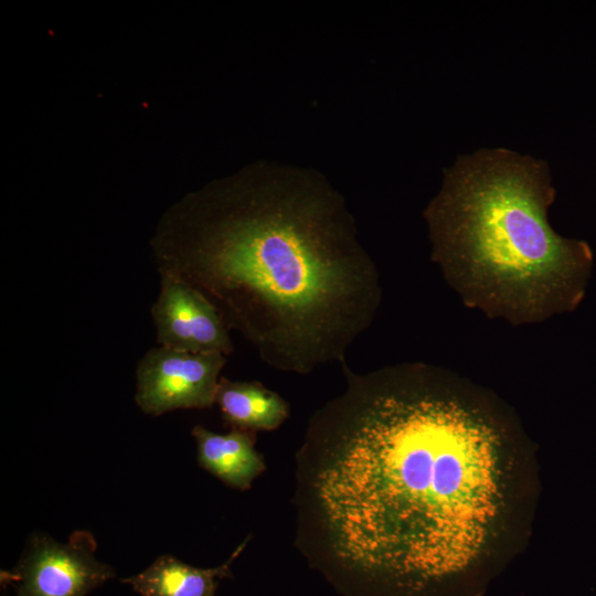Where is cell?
<instances>
[{"label":"cell","mask_w":596,"mask_h":596,"mask_svg":"<svg viewBox=\"0 0 596 596\" xmlns=\"http://www.w3.org/2000/svg\"><path fill=\"white\" fill-rule=\"evenodd\" d=\"M309 418L296 457L297 547L359 584L418 593L479 555L499 502L498 436L440 368L366 373Z\"/></svg>","instance_id":"cell-1"},{"label":"cell","mask_w":596,"mask_h":596,"mask_svg":"<svg viewBox=\"0 0 596 596\" xmlns=\"http://www.w3.org/2000/svg\"><path fill=\"white\" fill-rule=\"evenodd\" d=\"M160 275L200 291L268 366L345 362L382 300L343 198L319 174L267 164L189 193L150 242Z\"/></svg>","instance_id":"cell-2"},{"label":"cell","mask_w":596,"mask_h":596,"mask_svg":"<svg viewBox=\"0 0 596 596\" xmlns=\"http://www.w3.org/2000/svg\"><path fill=\"white\" fill-rule=\"evenodd\" d=\"M547 164L496 148L459 157L424 211L432 260L466 306L520 326L575 310L593 252L557 234Z\"/></svg>","instance_id":"cell-3"},{"label":"cell","mask_w":596,"mask_h":596,"mask_svg":"<svg viewBox=\"0 0 596 596\" xmlns=\"http://www.w3.org/2000/svg\"><path fill=\"white\" fill-rule=\"evenodd\" d=\"M96 546L86 531L74 532L65 543L38 534L6 581L14 585V596H85L115 575L96 558Z\"/></svg>","instance_id":"cell-4"},{"label":"cell","mask_w":596,"mask_h":596,"mask_svg":"<svg viewBox=\"0 0 596 596\" xmlns=\"http://www.w3.org/2000/svg\"><path fill=\"white\" fill-rule=\"evenodd\" d=\"M226 358L219 352L151 348L137 364L136 404L152 416L212 407Z\"/></svg>","instance_id":"cell-5"},{"label":"cell","mask_w":596,"mask_h":596,"mask_svg":"<svg viewBox=\"0 0 596 596\" xmlns=\"http://www.w3.org/2000/svg\"><path fill=\"white\" fill-rule=\"evenodd\" d=\"M150 312L160 347L226 356L234 351L230 330L213 305L173 276L160 275V290Z\"/></svg>","instance_id":"cell-6"},{"label":"cell","mask_w":596,"mask_h":596,"mask_svg":"<svg viewBox=\"0 0 596 596\" xmlns=\"http://www.w3.org/2000/svg\"><path fill=\"white\" fill-rule=\"evenodd\" d=\"M191 434L200 466L226 486L245 491L266 469L263 455L255 448L254 432L231 429L219 434L195 425Z\"/></svg>","instance_id":"cell-7"},{"label":"cell","mask_w":596,"mask_h":596,"mask_svg":"<svg viewBox=\"0 0 596 596\" xmlns=\"http://www.w3.org/2000/svg\"><path fill=\"white\" fill-rule=\"evenodd\" d=\"M215 404L232 429L269 432L289 417V404L276 392L258 382L231 381L221 377Z\"/></svg>","instance_id":"cell-8"},{"label":"cell","mask_w":596,"mask_h":596,"mask_svg":"<svg viewBox=\"0 0 596 596\" xmlns=\"http://www.w3.org/2000/svg\"><path fill=\"white\" fill-rule=\"evenodd\" d=\"M244 546L245 543L240 545L227 563L214 568L194 567L164 554L124 582L141 596H211L219 579L228 573L230 563Z\"/></svg>","instance_id":"cell-9"},{"label":"cell","mask_w":596,"mask_h":596,"mask_svg":"<svg viewBox=\"0 0 596 596\" xmlns=\"http://www.w3.org/2000/svg\"><path fill=\"white\" fill-rule=\"evenodd\" d=\"M211 596H214V595H211Z\"/></svg>","instance_id":"cell-10"}]
</instances>
